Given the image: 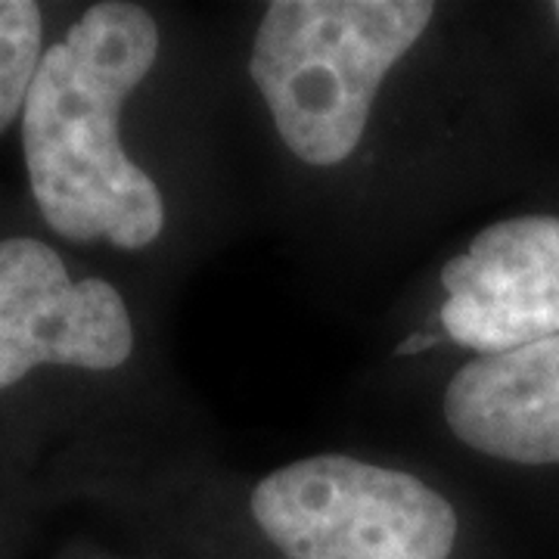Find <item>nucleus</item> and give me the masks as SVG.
Returning a JSON list of instances; mask_svg holds the SVG:
<instances>
[{"label":"nucleus","instance_id":"obj_1","mask_svg":"<svg viewBox=\"0 0 559 559\" xmlns=\"http://www.w3.org/2000/svg\"><path fill=\"white\" fill-rule=\"evenodd\" d=\"M159 25L103 0L44 50L22 106V156L44 224L72 242L140 252L165 230L156 180L121 146V109L159 60Z\"/></svg>","mask_w":559,"mask_h":559},{"label":"nucleus","instance_id":"obj_2","mask_svg":"<svg viewBox=\"0 0 559 559\" xmlns=\"http://www.w3.org/2000/svg\"><path fill=\"white\" fill-rule=\"evenodd\" d=\"M432 20L426 0H274L252 38L249 79L286 150L314 168L352 159L382 81Z\"/></svg>","mask_w":559,"mask_h":559},{"label":"nucleus","instance_id":"obj_3","mask_svg":"<svg viewBox=\"0 0 559 559\" xmlns=\"http://www.w3.org/2000/svg\"><path fill=\"white\" fill-rule=\"evenodd\" d=\"M271 559H457L454 503L417 476L348 454L301 457L249 495Z\"/></svg>","mask_w":559,"mask_h":559},{"label":"nucleus","instance_id":"obj_4","mask_svg":"<svg viewBox=\"0 0 559 559\" xmlns=\"http://www.w3.org/2000/svg\"><path fill=\"white\" fill-rule=\"evenodd\" d=\"M131 352L134 320L109 280H75L35 237L0 240V392L38 367L119 370Z\"/></svg>","mask_w":559,"mask_h":559},{"label":"nucleus","instance_id":"obj_5","mask_svg":"<svg viewBox=\"0 0 559 559\" xmlns=\"http://www.w3.org/2000/svg\"><path fill=\"white\" fill-rule=\"evenodd\" d=\"M441 330L495 358L559 336V215L500 218L441 267Z\"/></svg>","mask_w":559,"mask_h":559},{"label":"nucleus","instance_id":"obj_6","mask_svg":"<svg viewBox=\"0 0 559 559\" xmlns=\"http://www.w3.org/2000/svg\"><path fill=\"white\" fill-rule=\"evenodd\" d=\"M454 439L520 466L559 463V336L463 364L444 385Z\"/></svg>","mask_w":559,"mask_h":559},{"label":"nucleus","instance_id":"obj_7","mask_svg":"<svg viewBox=\"0 0 559 559\" xmlns=\"http://www.w3.org/2000/svg\"><path fill=\"white\" fill-rule=\"evenodd\" d=\"M44 57V13L32 0H0V138L22 116Z\"/></svg>","mask_w":559,"mask_h":559},{"label":"nucleus","instance_id":"obj_8","mask_svg":"<svg viewBox=\"0 0 559 559\" xmlns=\"http://www.w3.org/2000/svg\"><path fill=\"white\" fill-rule=\"evenodd\" d=\"M439 342L441 336H436V333H414V336H407V340L401 342L399 348H395V355H401V358H407V355H423V352L436 348Z\"/></svg>","mask_w":559,"mask_h":559},{"label":"nucleus","instance_id":"obj_9","mask_svg":"<svg viewBox=\"0 0 559 559\" xmlns=\"http://www.w3.org/2000/svg\"><path fill=\"white\" fill-rule=\"evenodd\" d=\"M554 16H557V22H559V3H554Z\"/></svg>","mask_w":559,"mask_h":559}]
</instances>
